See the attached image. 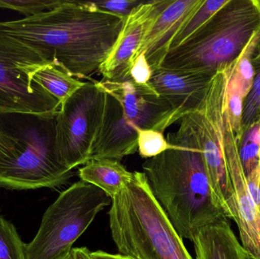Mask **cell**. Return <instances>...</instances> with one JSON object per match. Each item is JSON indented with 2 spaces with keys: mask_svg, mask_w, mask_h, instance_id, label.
Masks as SVG:
<instances>
[{
  "mask_svg": "<svg viewBox=\"0 0 260 259\" xmlns=\"http://www.w3.org/2000/svg\"><path fill=\"white\" fill-rule=\"evenodd\" d=\"M125 18L99 9L93 2L63 0L44 13L0 22V32L76 79L91 80L115 44Z\"/></svg>",
  "mask_w": 260,
  "mask_h": 259,
  "instance_id": "6da1fadb",
  "label": "cell"
},
{
  "mask_svg": "<svg viewBox=\"0 0 260 259\" xmlns=\"http://www.w3.org/2000/svg\"><path fill=\"white\" fill-rule=\"evenodd\" d=\"M143 1L136 0H111L94 3L95 6L102 10L126 17L135 9L142 4Z\"/></svg>",
  "mask_w": 260,
  "mask_h": 259,
  "instance_id": "603a6c76",
  "label": "cell"
},
{
  "mask_svg": "<svg viewBox=\"0 0 260 259\" xmlns=\"http://www.w3.org/2000/svg\"><path fill=\"white\" fill-rule=\"evenodd\" d=\"M255 68L254 80L246 97L243 112V130L246 131L256 123H260V62H253Z\"/></svg>",
  "mask_w": 260,
  "mask_h": 259,
  "instance_id": "ffe728a7",
  "label": "cell"
},
{
  "mask_svg": "<svg viewBox=\"0 0 260 259\" xmlns=\"http://www.w3.org/2000/svg\"><path fill=\"white\" fill-rule=\"evenodd\" d=\"M174 147L142 164L151 192L182 239L192 241L226 217L214 194L201 151L167 137Z\"/></svg>",
  "mask_w": 260,
  "mask_h": 259,
  "instance_id": "7a4b0ae2",
  "label": "cell"
},
{
  "mask_svg": "<svg viewBox=\"0 0 260 259\" xmlns=\"http://www.w3.org/2000/svg\"><path fill=\"white\" fill-rule=\"evenodd\" d=\"M47 64L38 52L0 32V112L59 111V100L32 81V74Z\"/></svg>",
  "mask_w": 260,
  "mask_h": 259,
  "instance_id": "30bf717a",
  "label": "cell"
},
{
  "mask_svg": "<svg viewBox=\"0 0 260 259\" xmlns=\"http://www.w3.org/2000/svg\"><path fill=\"white\" fill-rule=\"evenodd\" d=\"M58 112H0V188L56 189L73 177L56 154Z\"/></svg>",
  "mask_w": 260,
  "mask_h": 259,
  "instance_id": "3957f363",
  "label": "cell"
},
{
  "mask_svg": "<svg viewBox=\"0 0 260 259\" xmlns=\"http://www.w3.org/2000/svg\"><path fill=\"white\" fill-rule=\"evenodd\" d=\"M138 152L142 158L150 159L174 147L164 133L151 129H137Z\"/></svg>",
  "mask_w": 260,
  "mask_h": 259,
  "instance_id": "d6986e66",
  "label": "cell"
},
{
  "mask_svg": "<svg viewBox=\"0 0 260 259\" xmlns=\"http://www.w3.org/2000/svg\"><path fill=\"white\" fill-rule=\"evenodd\" d=\"M152 70L145 58V53L139 55L133 62L129 71V80L136 85H148Z\"/></svg>",
  "mask_w": 260,
  "mask_h": 259,
  "instance_id": "7402d4cb",
  "label": "cell"
},
{
  "mask_svg": "<svg viewBox=\"0 0 260 259\" xmlns=\"http://www.w3.org/2000/svg\"><path fill=\"white\" fill-rule=\"evenodd\" d=\"M111 237L120 255L132 259H192L154 197L143 172L112 199Z\"/></svg>",
  "mask_w": 260,
  "mask_h": 259,
  "instance_id": "277c9868",
  "label": "cell"
},
{
  "mask_svg": "<svg viewBox=\"0 0 260 259\" xmlns=\"http://www.w3.org/2000/svg\"><path fill=\"white\" fill-rule=\"evenodd\" d=\"M255 3H256V6H257L258 9H259L260 13V0H254Z\"/></svg>",
  "mask_w": 260,
  "mask_h": 259,
  "instance_id": "f1b7e54d",
  "label": "cell"
},
{
  "mask_svg": "<svg viewBox=\"0 0 260 259\" xmlns=\"http://www.w3.org/2000/svg\"><path fill=\"white\" fill-rule=\"evenodd\" d=\"M231 0H204L203 4L183 24L177 36L174 38L170 50L177 48L186 42L192 35L203 28Z\"/></svg>",
  "mask_w": 260,
  "mask_h": 259,
  "instance_id": "e0dca14e",
  "label": "cell"
},
{
  "mask_svg": "<svg viewBox=\"0 0 260 259\" xmlns=\"http://www.w3.org/2000/svg\"><path fill=\"white\" fill-rule=\"evenodd\" d=\"M59 259H73V252H70V253H69L68 255H65V256L62 257V258H59Z\"/></svg>",
  "mask_w": 260,
  "mask_h": 259,
  "instance_id": "83f0119b",
  "label": "cell"
},
{
  "mask_svg": "<svg viewBox=\"0 0 260 259\" xmlns=\"http://www.w3.org/2000/svg\"><path fill=\"white\" fill-rule=\"evenodd\" d=\"M244 259H256L254 258V256L251 255V254L249 253L246 251L245 252V256H244Z\"/></svg>",
  "mask_w": 260,
  "mask_h": 259,
  "instance_id": "4316f807",
  "label": "cell"
},
{
  "mask_svg": "<svg viewBox=\"0 0 260 259\" xmlns=\"http://www.w3.org/2000/svg\"><path fill=\"white\" fill-rule=\"evenodd\" d=\"M73 259H91L90 251L87 248H74L72 249Z\"/></svg>",
  "mask_w": 260,
  "mask_h": 259,
  "instance_id": "d4e9b609",
  "label": "cell"
},
{
  "mask_svg": "<svg viewBox=\"0 0 260 259\" xmlns=\"http://www.w3.org/2000/svg\"><path fill=\"white\" fill-rule=\"evenodd\" d=\"M228 67L214 75L200 104L180 119L179 129L168 137L201 151L214 194L224 216L233 220L235 193L227 158L234 151L240 149L241 142L228 114Z\"/></svg>",
  "mask_w": 260,
  "mask_h": 259,
  "instance_id": "5b68a950",
  "label": "cell"
},
{
  "mask_svg": "<svg viewBox=\"0 0 260 259\" xmlns=\"http://www.w3.org/2000/svg\"><path fill=\"white\" fill-rule=\"evenodd\" d=\"M253 62H260V45L258 46L253 55Z\"/></svg>",
  "mask_w": 260,
  "mask_h": 259,
  "instance_id": "484cf974",
  "label": "cell"
},
{
  "mask_svg": "<svg viewBox=\"0 0 260 259\" xmlns=\"http://www.w3.org/2000/svg\"><path fill=\"white\" fill-rule=\"evenodd\" d=\"M107 93L103 123L91 152L93 159L120 161L138 151L137 129L164 133L169 127L171 109L154 89L131 80L102 81Z\"/></svg>",
  "mask_w": 260,
  "mask_h": 259,
  "instance_id": "52a82bcc",
  "label": "cell"
},
{
  "mask_svg": "<svg viewBox=\"0 0 260 259\" xmlns=\"http://www.w3.org/2000/svg\"><path fill=\"white\" fill-rule=\"evenodd\" d=\"M197 259H244L246 250L227 217L200 230L192 240Z\"/></svg>",
  "mask_w": 260,
  "mask_h": 259,
  "instance_id": "5bb4252c",
  "label": "cell"
},
{
  "mask_svg": "<svg viewBox=\"0 0 260 259\" xmlns=\"http://www.w3.org/2000/svg\"><path fill=\"white\" fill-rule=\"evenodd\" d=\"M31 79L35 83L59 100L60 104L86 83L53 63L40 67L32 74Z\"/></svg>",
  "mask_w": 260,
  "mask_h": 259,
  "instance_id": "2e32d148",
  "label": "cell"
},
{
  "mask_svg": "<svg viewBox=\"0 0 260 259\" xmlns=\"http://www.w3.org/2000/svg\"><path fill=\"white\" fill-rule=\"evenodd\" d=\"M62 2V0H0V9L16 11L27 18L52 10Z\"/></svg>",
  "mask_w": 260,
  "mask_h": 259,
  "instance_id": "44dd1931",
  "label": "cell"
},
{
  "mask_svg": "<svg viewBox=\"0 0 260 259\" xmlns=\"http://www.w3.org/2000/svg\"><path fill=\"white\" fill-rule=\"evenodd\" d=\"M111 202L98 187L82 180L75 182L44 213L36 236L26 244V258L59 259L68 255L98 214Z\"/></svg>",
  "mask_w": 260,
  "mask_h": 259,
  "instance_id": "ba28073f",
  "label": "cell"
},
{
  "mask_svg": "<svg viewBox=\"0 0 260 259\" xmlns=\"http://www.w3.org/2000/svg\"><path fill=\"white\" fill-rule=\"evenodd\" d=\"M90 257L91 259H132L120 254L108 253L101 250L90 252Z\"/></svg>",
  "mask_w": 260,
  "mask_h": 259,
  "instance_id": "cb8c5ba5",
  "label": "cell"
},
{
  "mask_svg": "<svg viewBox=\"0 0 260 259\" xmlns=\"http://www.w3.org/2000/svg\"><path fill=\"white\" fill-rule=\"evenodd\" d=\"M259 30L254 0H231L203 28L170 50L160 67L213 76L229 66Z\"/></svg>",
  "mask_w": 260,
  "mask_h": 259,
  "instance_id": "8992f818",
  "label": "cell"
},
{
  "mask_svg": "<svg viewBox=\"0 0 260 259\" xmlns=\"http://www.w3.org/2000/svg\"><path fill=\"white\" fill-rule=\"evenodd\" d=\"M25 247L13 224L0 215V259H27Z\"/></svg>",
  "mask_w": 260,
  "mask_h": 259,
  "instance_id": "ac0fdd59",
  "label": "cell"
},
{
  "mask_svg": "<svg viewBox=\"0 0 260 259\" xmlns=\"http://www.w3.org/2000/svg\"><path fill=\"white\" fill-rule=\"evenodd\" d=\"M107 93L91 81L61 103L56 120V150L69 170L85 165L103 123Z\"/></svg>",
  "mask_w": 260,
  "mask_h": 259,
  "instance_id": "9c48e42d",
  "label": "cell"
},
{
  "mask_svg": "<svg viewBox=\"0 0 260 259\" xmlns=\"http://www.w3.org/2000/svg\"><path fill=\"white\" fill-rule=\"evenodd\" d=\"M166 1L143 2L126 17L115 44L99 68L104 80L114 82L129 80L130 68L142 40Z\"/></svg>",
  "mask_w": 260,
  "mask_h": 259,
  "instance_id": "8fae6325",
  "label": "cell"
},
{
  "mask_svg": "<svg viewBox=\"0 0 260 259\" xmlns=\"http://www.w3.org/2000/svg\"><path fill=\"white\" fill-rule=\"evenodd\" d=\"M79 176L113 199L132 180L133 173L116 160L93 159L79 169Z\"/></svg>",
  "mask_w": 260,
  "mask_h": 259,
  "instance_id": "9a60e30c",
  "label": "cell"
},
{
  "mask_svg": "<svg viewBox=\"0 0 260 259\" xmlns=\"http://www.w3.org/2000/svg\"><path fill=\"white\" fill-rule=\"evenodd\" d=\"M212 77L162 67L152 71L148 84L171 107L170 126L200 104Z\"/></svg>",
  "mask_w": 260,
  "mask_h": 259,
  "instance_id": "7c38bea8",
  "label": "cell"
},
{
  "mask_svg": "<svg viewBox=\"0 0 260 259\" xmlns=\"http://www.w3.org/2000/svg\"><path fill=\"white\" fill-rule=\"evenodd\" d=\"M203 1L167 0L160 14L145 33L135 59L144 53L152 71L160 68L169 53L174 38Z\"/></svg>",
  "mask_w": 260,
  "mask_h": 259,
  "instance_id": "4fadbf2b",
  "label": "cell"
}]
</instances>
